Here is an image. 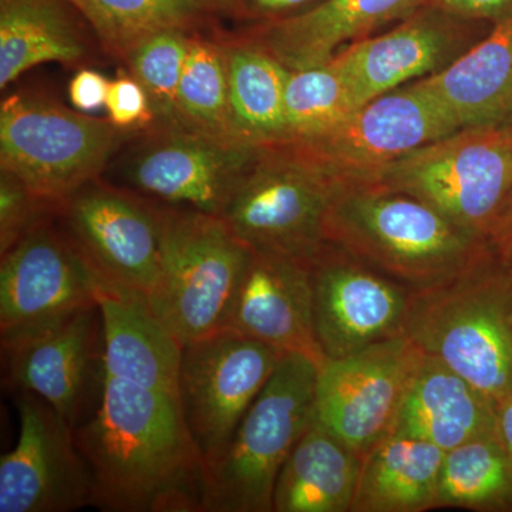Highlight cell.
<instances>
[{
    "label": "cell",
    "instance_id": "1",
    "mask_svg": "<svg viewBox=\"0 0 512 512\" xmlns=\"http://www.w3.org/2000/svg\"><path fill=\"white\" fill-rule=\"evenodd\" d=\"M106 512H201L205 463L178 399L104 373L92 416L74 429Z\"/></svg>",
    "mask_w": 512,
    "mask_h": 512
},
{
    "label": "cell",
    "instance_id": "2",
    "mask_svg": "<svg viewBox=\"0 0 512 512\" xmlns=\"http://www.w3.org/2000/svg\"><path fill=\"white\" fill-rule=\"evenodd\" d=\"M325 241L414 292L446 284L493 251L426 202L376 184L336 188Z\"/></svg>",
    "mask_w": 512,
    "mask_h": 512
},
{
    "label": "cell",
    "instance_id": "3",
    "mask_svg": "<svg viewBox=\"0 0 512 512\" xmlns=\"http://www.w3.org/2000/svg\"><path fill=\"white\" fill-rule=\"evenodd\" d=\"M404 336L493 406L512 390V272L488 252L463 274L416 292Z\"/></svg>",
    "mask_w": 512,
    "mask_h": 512
},
{
    "label": "cell",
    "instance_id": "4",
    "mask_svg": "<svg viewBox=\"0 0 512 512\" xmlns=\"http://www.w3.org/2000/svg\"><path fill=\"white\" fill-rule=\"evenodd\" d=\"M319 367L285 353L217 460L205 467L201 512H274L286 458L313 419Z\"/></svg>",
    "mask_w": 512,
    "mask_h": 512
},
{
    "label": "cell",
    "instance_id": "5",
    "mask_svg": "<svg viewBox=\"0 0 512 512\" xmlns=\"http://www.w3.org/2000/svg\"><path fill=\"white\" fill-rule=\"evenodd\" d=\"M136 134L69 109L49 94L22 90L0 106V171L15 175L57 211L84 185L99 180Z\"/></svg>",
    "mask_w": 512,
    "mask_h": 512
},
{
    "label": "cell",
    "instance_id": "6",
    "mask_svg": "<svg viewBox=\"0 0 512 512\" xmlns=\"http://www.w3.org/2000/svg\"><path fill=\"white\" fill-rule=\"evenodd\" d=\"M251 255L220 215L163 205L161 266L151 315L181 345L227 328Z\"/></svg>",
    "mask_w": 512,
    "mask_h": 512
},
{
    "label": "cell",
    "instance_id": "7",
    "mask_svg": "<svg viewBox=\"0 0 512 512\" xmlns=\"http://www.w3.org/2000/svg\"><path fill=\"white\" fill-rule=\"evenodd\" d=\"M366 184L412 195L488 241L512 190V130L458 128L397 158Z\"/></svg>",
    "mask_w": 512,
    "mask_h": 512
},
{
    "label": "cell",
    "instance_id": "8",
    "mask_svg": "<svg viewBox=\"0 0 512 512\" xmlns=\"http://www.w3.org/2000/svg\"><path fill=\"white\" fill-rule=\"evenodd\" d=\"M336 188L291 144L258 147L222 218L251 251L311 262Z\"/></svg>",
    "mask_w": 512,
    "mask_h": 512
},
{
    "label": "cell",
    "instance_id": "9",
    "mask_svg": "<svg viewBox=\"0 0 512 512\" xmlns=\"http://www.w3.org/2000/svg\"><path fill=\"white\" fill-rule=\"evenodd\" d=\"M55 220L97 293L147 303L160 275L163 205L99 178L60 205Z\"/></svg>",
    "mask_w": 512,
    "mask_h": 512
},
{
    "label": "cell",
    "instance_id": "10",
    "mask_svg": "<svg viewBox=\"0 0 512 512\" xmlns=\"http://www.w3.org/2000/svg\"><path fill=\"white\" fill-rule=\"evenodd\" d=\"M284 355L232 329L183 345L178 403L205 467L228 446Z\"/></svg>",
    "mask_w": 512,
    "mask_h": 512
},
{
    "label": "cell",
    "instance_id": "11",
    "mask_svg": "<svg viewBox=\"0 0 512 512\" xmlns=\"http://www.w3.org/2000/svg\"><path fill=\"white\" fill-rule=\"evenodd\" d=\"M458 130L416 83L363 104L342 123L291 144L336 187L366 184L397 158Z\"/></svg>",
    "mask_w": 512,
    "mask_h": 512
},
{
    "label": "cell",
    "instance_id": "12",
    "mask_svg": "<svg viewBox=\"0 0 512 512\" xmlns=\"http://www.w3.org/2000/svg\"><path fill=\"white\" fill-rule=\"evenodd\" d=\"M0 262V340L9 350L97 305V286L55 217Z\"/></svg>",
    "mask_w": 512,
    "mask_h": 512
},
{
    "label": "cell",
    "instance_id": "13",
    "mask_svg": "<svg viewBox=\"0 0 512 512\" xmlns=\"http://www.w3.org/2000/svg\"><path fill=\"white\" fill-rule=\"evenodd\" d=\"M424 352L399 336L373 343L318 372L313 420L360 456L392 433Z\"/></svg>",
    "mask_w": 512,
    "mask_h": 512
},
{
    "label": "cell",
    "instance_id": "14",
    "mask_svg": "<svg viewBox=\"0 0 512 512\" xmlns=\"http://www.w3.org/2000/svg\"><path fill=\"white\" fill-rule=\"evenodd\" d=\"M255 150L180 127H151L131 148L123 177L148 200L222 217Z\"/></svg>",
    "mask_w": 512,
    "mask_h": 512
},
{
    "label": "cell",
    "instance_id": "15",
    "mask_svg": "<svg viewBox=\"0 0 512 512\" xmlns=\"http://www.w3.org/2000/svg\"><path fill=\"white\" fill-rule=\"evenodd\" d=\"M19 437L0 458V512H70L94 507L92 471L74 429L45 400L16 397Z\"/></svg>",
    "mask_w": 512,
    "mask_h": 512
},
{
    "label": "cell",
    "instance_id": "16",
    "mask_svg": "<svg viewBox=\"0 0 512 512\" xmlns=\"http://www.w3.org/2000/svg\"><path fill=\"white\" fill-rule=\"evenodd\" d=\"M493 26L426 3L392 29L343 47L330 62L346 77L362 107L404 84L443 72Z\"/></svg>",
    "mask_w": 512,
    "mask_h": 512
},
{
    "label": "cell",
    "instance_id": "17",
    "mask_svg": "<svg viewBox=\"0 0 512 512\" xmlns=\"http://www.w3.org/2000/svg\"><path fill=\"white\" fill-rule=\"evenodd\" d=\"M313 325L326 360L404 336L416 292L326 242L311 261Z\"/></svg>",
    "mask_w": 512,
    "mask_h": 512
},
{
    "label": "cell",
    "instance_id": "18",
    "mask_svg": "<svg viewBox=\"0 0 512 512\" xmlns=\"http://www.w3.org/2000/svg\"><path fill=\"white\" fill-rule=\"evenodd\" d=\"M9 382L36 394L73 429L89 419L97 382L104 380V335L99 303L56 328L9 350Z\"/></svg>",
    "mask_w": 512,
    "mask_h": 512
},
{
    "label": "cell",
    "instance_id": "19",
    "mask_svg": "<svg viewBox=\"0 0 512 512\" xmlns=\"http://www.w3.org/2000/svg\"><path fill=\"white\" fill-rule=\"evenodd\" d=\"M225 329L308 357L320 369L328 360L313 325L311 262L251 251Z\"/></svg>",
    "mask_w": 512,
    "mask_h": 512
},
{
    "label": "cell",
    "instance_id": "20",
    "mask_svg": "<svg viewBox=\"0 0 512 512\" xmlns=\"http://www.w3.org/2000/svg\"><path fill=\"white\" fill-rule=\"evenodd\" d=\"M429 0H326L296 18L238 30L284 66L308 69L328 63L339 50L396 25Z\"/></svg>",
    "mask_w": 512,
    "mask_h": 512
},
{
    "label": "cell",
    "instance_id": "21",
    "mask_svg": "<svg viewBox=\"0 0 512 512\" xmlns=\"http://www.w3.org/2000/svg\"><path fill=\"white\" fill-rule=\"evenodd\" d=\"M390 434L429 441L447 453L500 433L490 400L446 363L424 353Z\"/></svg>",
    "mask_w": 512,
    "mask_h": 512
},
{
    "label": "cell",
    "instance_id": "22",
    "mask_svg": "<svg viewBox=\"0 0 512 512\" xmlns=\"http://www.w3.org/2000/svg\"><path fill=\"white\" fill-rule=\"evenodd\" d=\"M414 83L457 128L507 124L512 119V18L495 23L443 72Z\"/></svg>",
    "mask_w": 512,
    "mask_h": 512
},
{
    "label": "cell",
    "instance_id": "23",
    "mask_svg": "<svg viewBox=\"0 0 512 512\" xmlns=\"http://www.w3.org/2000/svg\"><path fill=\"white\" fill-rule=\"evenodd\" d=\"M103 320L104 373L178 399L183 345L147 303L97 293Z\"/></svg>",
    "mask_w": 512,
    "mask_h": 512
},
{
    "label": "cell",
    "instance_id": "24",
    "mask_svg": "<svg viewBox=\"0 0 512 512\" xmlns=\"http://www.w3.org/2000/svg\"><path fill=\"white\" fill-rule=\"evenodd\" d=\"M86 28L67 0H0V89L39 64L82 63Z\"/></svg>",
    "mask_w": 512,
    "mask_h": 512
},
{
    "label": "cell",
    "instance_id": "25",
    "mask_svg": "<svg viewBox=\"0 0 512 512\" xmlns=\"http://www.w3.org/2000/svg\"><path fill=\"white\" fill-rule=\"evenodd\" d=\"M232 137L247 147L286 140L285 93L291 70L239 32L221 30Z\"/></svg>",
    "mask_w": 512,
    "mask_h": 512
},
{
    "label": "cell",
    "instance_id": "26",
    "mask_svg": "<svg viewBox=\"0 0 512 512\" xmlns=\"http://www.w3.org/2000/svg\"><path fill=\"white\" fill-rule=\"evenodd\" d=\"M446 451L389 434L362 457L350 512H423L437 508Z\"/></svg>",
    "mask_w": 512,
    "mask_h": 512
},
{
    "label": "cell",
    "instance_id": "27",
    "mask_svg": "<svg viewBox=\"0 0 512 512\" xmlns=\"http://www.w3.org/2000/svg\"><path fill=\"white\" fill-rule=\"evenodd\" d=\"M362 456L312 419L276 478L274 512H350Z\"/></svg>",
    "mask_w": 512,
    "mask_h": 512
},
{
    "label": "cell",
    "instance_id": "28",
    "mask_svg": "<svg viewBox=\"0 0 512 512\" xmlns=\"http://www.w3.org/2000/svg\"><path fill=\"white\" fill-rule=\"evenodd\" d=\"M107 55L124 62L146 37L165 29L202 32L218 19L201 0H67Z\"/></svg>",
    "mask_w": 512,
    "mask_h": 512
},
{
    "label": "cell",
    "instance_id": "29",
    "mask_svg": "<svg viewBox=\"0 0 512 512\" xmlns=\"http://www.w3.org/2000/svg\"><path fill=\"white\" fill-rule=\"evenodd\" d=\"M175 127L237 143L229 123L227 63L218 28L191 33L175 100Z\"/></svg>",
    "mask_w": 512,
    "mask_h": 512
},
{
    "label": "cell",
    "instance_id": "30",
    "mask_svg": "<svg viewBox=\"0 0 512 512\" xmlns=\"http://www.w3.org/2000/svg\"><path fill=\"white\" fill-rule=\"evenodd\" d=\"M444 507L512 512V457L500 434L447 451L437 497Z\"/></svg>",
    "mask_w": 512,
    "mask_h": 512
},
{
    "label": "cell",
    "instance_id": "31",
    "mask_svg": "<svg viewBox=\"0 0 512 512\" xmlns=\"http://www.w3.org/2000/svg\"><path fill=\"white\" fill-rule=\"evenodd\" d=\"M359 104L352 87L332 62L293 70L286 84V140L318 136L352 116Z\"/></svg>",
    "mask_w": 512,
    "mask_h": 512
},
{
    "label": "cell",
    "instance_id": "32",
    "mask_svg": "<svg viewBox=\"0 0 512 512\" xmlns=\"http://www.w3.org/2000/svg\"><path fill=\"white\" fill-rule=\"evenodd\" d=\"M191 33L194 32L183 29L160 30L141 40L124 59L128 72L146 90L158 127H175V100Z\"/></svg>",
    "mask_w": 512,
    "mask_h": 512
},
{
    "label": "cell",
    "instance_id": "33",
    "mask_svg": "<svg viewBox=\"0 0 512 512\" xmlns=\"http://www.w3.org/2000/svg\"><path fill=\"white\" fill-rule=\"evenodd\" d=\"M55 214V208L36 197L19 178L0 171V255Z\"/></svg>",
    "mask_w": 512,
    "mask_h": 512
},
{
    "label": "cell",
    "instance_id": "34",
    "mask_svg": "<svg viewBox=\"0 0 512 512\" xmlns=\"http://www.w3.org/2000/svg\"><path fill=\"white\" fill-rule=\"evenodd\" d=\"M106 109L111 123L123 130L141 133L156 126L146 90L128 70L111 80Z\"/></svg>",
    "mask_w": 512,
    "mask_h": 512
},
{
    "label": "cell",
    "instance_id": "35",
    "mask_svg": "<svg viewBox=\"0 0 512 512\" xmlns=\"http://www.w3.org/2000/svg\"><path fill=\"white\" fill-rule=\"evenodd\" d=\"M326 0H235L231 19L244 26L296 18Z\"/></svg>",
    "mask_w": 512,
    "mask_h": 512
},
{
    "label": "cell",
    "instance_id": "36",
    "mask_svg": "<svg viewBox=\"0 0 512 512\" xmlns=\"http://www.w3.org/2000/svg\"><path fill=\"white\" fill-rule=\"evenodd\" d=\"M110 80L92 69H82L74 74L69 84V99L74 109L93 113L106 107Z\"/></svg>",
    "mask_w": 512,
    "mask_h": 512
},
{
    "label": "cell",
    "instance_id": "37",
    "mask_svg": "<svg viewBox=\"0 0 512 512\" xmlns=\"http://www.w3.org/2000/svg\"><path fill=\"white\" fill-rule=\"evenodd\" d=\"M427 5L491 25L512 18V0H429Z\"/></svg>",
    "mask_w": 512,
    "mask_h": 512
},
{
    "label": "cell",
    "instance_id": "38",
    "mask_svg": "<svg viewBox=\"0 0 512 512\" xmlns=\"http://www.w3.org/2000/svg\"><path fill=\"white\" fill-rule=\"evenodd\" d=\"M488 242L498 258L505 264H510L512 261V190L494 222L493 229L488 235Z\"/></svg>",
    "mask_w": 512,
    "mask_h": 512
},
{
    "label": "cell",
    "instance_id": "39",
    "mask_svg": "<svg viewBox=\"0 0 512 512\" xmlns=\"http://www.w3.org/2000/svg\"><path fill=\"white\" fill-rule=\"evenodd\" d=\"M495 413H497L498 433L512 457V390L497 403Z\"/></svg>",
    "mask_w": 512,
    "mask_h": 512
},
{
    "label": "cell",
    "instance_id": "40",
    "mask_svg": "<svg viewBox=\"0 0 512 512\" xmlns=\"http://www.w3.org/2000/svg\"><path fill=\"white\" fill-rule=\"evenodd\" d=\"M202 5L205 6L212 15L217 19L229 18L231 19L232 10H234L235 0H201Z\"/></svg>",
    "mask_w": 512,
    "mask_h": 512
},
{
    "label": "cell",
    "instance_id": "41",
    "mask_svg": "<svg viewBox=\"0 0 512 512\" xmlns=\"http://www.w3.org/2000/svg\"><path fill=\"white\" fill-rule=\"evenodd\" d=\"M507 126L510 127L512 130V119L510 121H508Z\"/></svg>",
    "mask_w": 512,
    "mask_h": 512
},
{
    "label": "cell",
    "instance_id": "42",
    "mask_svg": "<svg viewBox=\"0 0 512 512\" xmlns=\"http://www.w3.org/2000/svg\"><path fill=\"white\" fill-rule=\"evenodd\" d=\"M508 266H510V269H511V272H512V261L510 262V264H508Z\"/></svg>",
    "mask_w": 512,
    "mask_h": 512
}]
</instances>
